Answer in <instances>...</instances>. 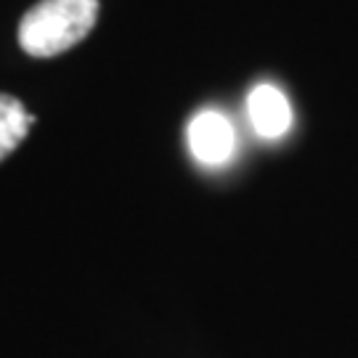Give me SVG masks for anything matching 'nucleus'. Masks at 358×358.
I'll return each instance as SVG.
<instances>
[{
	"instance_id": "nucleus-1",
	"label": "nucleus",
	"mask_w": 358,
	"mask_h": 358,
	"mask_svg": "<svg viewBox=\"0 0 358 358\" xmlns=\"http://www.w3.org/2000/svg\"><path fill=\"white\" fill-rule=\"evenodd\" d=\"M99 19V0H40L19 24L22 51L51 59L88 38Z\"/></svg>"
},
{
	"instance_id": "nucleus-2",
	"label": "nucleus",
	"mask_w": 358,
	"mask_h": 358,
	"mask_svg": "<svg viewBox=\"0 0 358 358\" xmlns=\"http://www.w3.org/2000/svg\"><path fill=\"white\" fill-rule=\"evenodd\" d=\"M186 141H189V149L196 162L207 167H220L226 165L234 154L236 133H234L229 117L215 109H205L189 122Z\"/></svg>"
},
{
	"instance_id": "nucleus-3",
	"label": "nucleus",
	"mask_w": 358,
	"mask_h": 358,
	"mask_svg": "<svg viewBox=\"0 0 358 358\" xmlns=\"http://www.w3.org/2000/svg\"><path fill=\"white\" fill-rule=\"evenodd\" d=\"M247 117L260 138L276 141L292 128V103L276 85H255L247 96Z\"/></svg>"
},
{
	"instance_id": "nucleus-4",
	"label": "nucleus",
	"mask_w": 358,
	"mask_h": 358,
	"mask_svg": "<svg viewBox=\"0 0 358 358\" xmlns=\"http://www.w3.org/2000/svg\"><path fill=\"white\" fill-rule=\"evenodd\" d=\"M35 117L11 93H0V162L27 138Z\"/></svg>"
}]
</instances>
